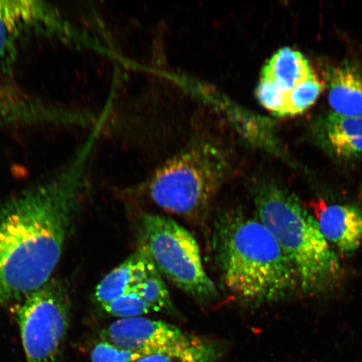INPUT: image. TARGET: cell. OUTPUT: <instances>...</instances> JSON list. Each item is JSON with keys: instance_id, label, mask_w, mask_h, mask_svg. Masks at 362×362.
I'll return each instance as SVG.
<instances>
[{"instance_id": "1", "label": "cell", "mask_w": 362, "mask_h": 362, "mask_svg": "<svg viewBox=\"0 0 362 362\" xmlns=\"http://www.w3.org/2000/svg\"><path fill=\"white\" fill-rule=\"evenodd\" d=\"M93 134L55 173L0 205V305L52 279L83 196Z\"/></svg>"}, {"instance_id": "2", "label": "cell", "mask_w": 362, "mask_h": 362, "mask_svg": "<svg viewBox=\"0 0 362 362\" xmlns=\"http://www.w3.org/2000/svg\"><path fill=\"white\" fill-rule=\"evenodd\" d=\"M214 243L221 279L240 301L269 304L300 285L292 262L257 216L240 209L223 212L216 221Z\"/></svg>"}, {"instance_id": "3", "label": "cell", "mask_w": 362, "mask_h": 362, "mask_svg": "<svg viewBox=\"0 0 362 362\" xmlns=\"http://www.w3.org/2000/svg\"><path fill=\"white\" fill-rule=\"evenodd\" d=\"M255 203L257 218L292 262L302 291L319 293L332 288L341 276L338 257L297 197L265 183L255 189Z\"/></svg>"}, {"instance_id": "4", "label": "cell", "mask_w": 362, "mask_h": 362, "mask_svg": "<svg viewBox=\"0 0 362 362\" xmlns=\"http://www.w3.org/2000/svg\"><path fill=\"white\" fill-rule=\"evenodd\" d=\"M230 169L229 156L220 144L198 140L153 172L146 194L160 209L201 223L210 214Z\"/></svg>"}, {"instance_id": "5", "label": "cell", "mask_w": 362, "mask_h": 362, "mask_svg": "<svg viewBox=\"0 0 362 362\" xmlns=\"http://www.w3.org/2000/svg\"><path fill=\"white\" fill-rule=\"evenodd\" d=\"M67 47H93V40L54 4L35 0H0V72L11 74L21 47L34 40Z\"/></svg>"}, {"instance_id": "6", "label": "cell", "mask_w": 362, "mask_h": 362, "mask_svg": "<svg viewBox=\"0 0 362 362\" xmlns=\"http://www.w3.org/2000/svg\"><path fill=\"white\" fill-rule=\"evenodd\" d=\"M141 245L156 268L181 291L203 301L217 296L215 284L204 268L192 235L169 217H141Z\"/></svg>"}, {"instance_id": "7", "label": "cell", "mask_w": 362, "mask_h": 362, "mask_svg": "<svg viewBox=\"0 0 362 362\" xmlns=\"http://www.w3.org/2000/svg\"><path fill=\"white\" fill-rule=\"evenodd\" d=\"M71 301L64 284L52 279L22 298L16 310L26 362H58L69 328Z\"/></svg>"}, {"instance_id": "8", "label": "cell", "mask_w": 362, "mask_h": 362, "mask_svg": "<svg viewBox=\"0 0 362 362\" xmlns=\"http://www.w3.org/2000/svg\"><path fill=\"white\" fill-rule=\"evenodd\" d=\"M103 341L141 355H165L177 362H207L214 348L164 321L119 319L103 329Z\"/></svg>"}, {"instance_id": "9", "label": "cell", "mask_w": 362, "mask_h": 362, "mask_svg": "<svg viewBox=\"0 0 362 362\" xmlns=\"http://www.w3.org/2000/svg\"><path fill=\"white\" fill-rule=\"evenodd\" d=\"M313 209L321 233L339 252L351 255L362 242V211L351 205L315 202Z\"/></svg>"}, {"instance_id": "10", "label": "cell", "mask_w": 362, "mask_h": 362, "mask_svg": "<svg viewBox=\"0 0 362 362\" xmlns=\"http://www.w3.org/2000/svg\"><path fill=\"white\" fill-rule=\"evenodd\" d=\"M156 269L146 249L140 244L137 251L98 284L95 298L101 306L108 304L125 293L135 291L138 285Z\"/></svg>"}, {"instance_id": "11", "label": "cell", "mask_w": 362, "mask_h": 362, "mask_svg": "<svg viewBox=\"0 0 362 362\" xmlns=\"http://www.w3.org/2000/svg\"><path fill=\"white\" fill-rule=\"evenodd\" d=\"M328 98L337 115L362 117V74L351 66L336 68L330 76Z\"/></svg>"}, {"instance_id": "12", "label": "cell", "mask_w": 362, "mask_h": 362, "mask_svg": "<svg viewBox=\"0 0 362 362\" xmlns=\"http://www.w3.org/2000/svg\"><path fill=\"white\" fill-rule=\"evenodd\" d=\"M313 72L309 61L300 52L291 47H284L267 62L261 76L274 81L288 93Z\"/></svg>"}, {"instance_id": "13", "label": "cell", "mask_w": 362, "mask_h": 362, "mask_svg": "<svg viewBox=\"0 0 362 362\" xmlns=\"http://www.w3.org/2000/svg\"><path fill=\"white\" fill-rule=\"evenodd\" d=\"M324 134L329 147L337 156L362 155V117L330 113L325 122Z\"/></svg>"}, {"instance_id": "14", "label": "cell", "mask_w": 362, "mask_h": 362, "mask_svg": "<svg viewBox=\"0 0 362 362\" xmlns=\"http://www.w3.org/2000/svg\"><path fill=\"white\" fill-rule=\"evenodd\" d=\"M325 84L318 76L310 74L288 92L286 116L300 115L310 107L323 92Z\"/></svg>"}, {"instance_id": "15", "label": "cell", "mask_w": 362, "mask_h": 362, "mask_svg": "<svg viewBox=\"0 0 362 362\" xmlns=\"http://www.w3.org/2000/svg\"><path fill=\"white\" fill-rule=\"evenodd\" d=\"M139 294L153 312H163L172 310V303L168 288L163 281L160 272L153 271L141 284L136 288Z\"/></svg>"}, {"instance_id": "16", "label": "cell", "mask_w": 362, "mask_h": 362, "mask_svg": "<svg viewBox=\"0 0 362 362\" xmlns=\"http://www.w3.org/2000/svg\"><path fill=\"white\" fill-rule=\"evenodd\" d=\"M102 307L108 315L119 319L143 317L153 312L151 306L135 291L125 293Z\"/></svg>"}, {"instance_id": "17", "label": "cell", "mask_w": 362, "mask_h": 362, "mask_svg": "<svg viewBox=\"0 0 362 362\" xmlns=\"http://www.w3.org/2000/svg\"><path fill=\"white\" fill-rule=\"evenodd\" d=\"M255 93L257 101L267 110L276 116H286L288 93L274 81L260 76Z\"/></svg>"}, {"instance_id": "18", "label": "cell", "mask_w": 362, "mask_h": 362, "mask_svg": "<svg viewBox=\"0 0 362 362\" xmlns=\"http://www.w3.org/2000/svg\"><path fill=\"white\" fill-rule=\"evenodd\" d=\"M142 356L102 341L93 347L90 360L92 362H134Z\"/></svg>"}, {"instance_id": "19", "label": "cell", "mask_w": 362, "mask_h": 362, "mask_svg": "<svg viewBox=\"0 0 362 362\" xmlns=\"http://www.w3.org/2000/svg\"><path fill=\"white\" fill-rule=\"evenodd\" d=\"M134 362H177L168 356L165 355H143Z\"/></svg>"}]
</instances>
